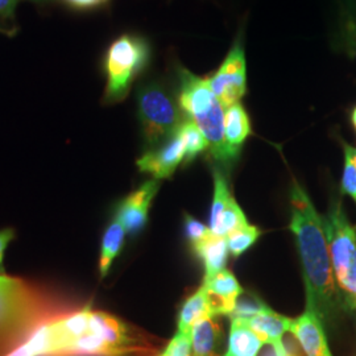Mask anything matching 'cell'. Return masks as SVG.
<instances>
[{
  "label": "cell",
  "mask_w": 356,
  "mask_h": 356,
  "mask_svg": "<svg viewBox=\"0 0 356 356\" xmlns=\"http://www.w3.org/2000/svg\"><path fill=\"white\" fill-rule=\"evenodd\" d=\"M291 223L302 264L306 304L313 306L321 321H329L341 302L331 266L326 234L310 197L294 181L291 189Z\"/></svg>",
  "instance_id": "1"
},
{
  "label": "cell",
  "mask_w": 356,
  "mask_h": 356,
  "mask_svg": "<svg viewBox=\"0 0 356 356\" xmlns=\"http://www.w3.org/2000/svg\"><path fill=\"white\" fill-rule=\"evenodd\" d=\"M177 101L186 119L194 122L209 143L210 154L222 166L232 165L239 149L229 147L225 135V108L216 99L209 79L178 66Z\"/></svg>",
  "instance_id": "2"
},
{
  "label": "cell",
  "mask_w": 356,
  "mask_h": 356,
  "mask_svg": "<svg viewBox=\"0 0 356 356\" xmlns=\"http://www.w3.org/2000/svg\"><path fill=\"white\" fill-rule=\"evenodd\" d=\"M51 319V304L35 286L15 277L0 282V350L19 346Z\"/></svg>",
  "instance_id": "3"
},
{
  "label": "cell",
  "mask_w": 356,
  "mask_h": 356,
  "mask_svg": "<svg viewBox=\"0 0 356 356\" xmlns=\"http://www.w3.org/2000/svg\"><path fill=\"white\" fill-rule=\"evenodd\" d=\"M322 225L330 250L331 266L339 300L356 312V229L339 200L331 201Z\"/></svg>",
  "instance_id": "4"
},
{
  "label": "cell",
  "mask_w": 356,
  "mask_h": 356,
  "mask_svg": "<svg viewBox=\"0 0 356 356\" xmlns=\"http://www.w3.org/2000/svg\"><path fill=\"white\" fill-rule=\"evenodd\" d=\"M138 114L148 151L177 134L186 119L177 98L160 82H148L138 89Z\"/></svg>",
  "instance_id": "5"
},
{
  "label": "cell",
  "mask_w": 356,
  "mask_h": 356,
  "mask_svg": "<svg viewBox=\"0 0 356 356\" xmlns=\"http://www.w3.org/2000/svg\"><path fill=\"white\" fill-rule=\"evenodd\" d=\"M151 58V47L145 38L136 35H123L110 45L104 72L107 83L104 102L123 101L129 92L135 79L147 67Z\"/></svg>",
  "instance_id": "6"
},
{
  "label": "cell",
  "mask_w": 356,
  "mask_h": 356,
  "mask_svg": "<svg viewBox=\"0 0 356 356\" xmlns=\"http://www.w3.org/2000/svg\"><path fill=\"white\" fill-rule=\"evenodd\" d=\"M207 79L223 108L241 103L247 91V64L245 53L239 40L232 45L214 76Z\"/></svg>",
  "instance_id": "7"
},
{
  "label": "cell",
  "mask_w": 356,
  "mask_h": 356,
  "mask_svg": "<svg viewBox=\"0 0 356 356\" xmlns=\"http://www.w3.org/2000/svg\"><path fill=\"white\" fill-rule=\"evenodd\" d=\"M160 189L159 179H149L139 189L132 191L116 206L115 219H118L129 235H138L145 227L153 200Z\"/></svg>",
  "instance_id": "8"
},
{
  "label": "cell",
  "mask_w": 356,
  "mask_h": 356,
  "mask_svg": "<svg viewBox=\"0 0 356 356\" xmlns=\"http://www.w3.org/2000/svg\"><path fill=\"white\" fill-rule=\"evenodd\" d=\"M185 143L177 131L161 145L144 153L136 161V165L143 173H148L154 179L161 181L175 175L178 165L185 161Z\"/></svg>",
  "instance_id": "9"
},
{
  "label": "cell",
  "mask_w": 356,
  "mask_h": 356,
  "mask_svg": "<svg viewBox=\"0 0 356 356\" xmlns=\"http://www.w3.org/2000/svg\"><path fill=\"white\" fill-rule=\"evenodd\" d=\"M291 331L301 344L305 356H332L323 322L313 306L306 304L305 312L293 319Z\"/></svg>",
  "instance_id": "10"
},
{
  "label": "cell",
  "mask_w": 356,
  "mask_h": 356,
  "mask_svg": "<svg viewBox=\"0 0 356 356\" xmlns=\"http://www.w3.org/2000/svg\"><path fill=\"white\" fill-rule=\"evenodd\" d=\"M227 347L220 316L200 321L191 330V356H223Z\"/></svg>",
  "instance_id": "11"
},
{
  "label": "cell",
  "mask_w": 356,
  "mask_h": 356,
  "mask_svg": "<svg viewBox=\"0 0 356 356\" xmlns=\"http://www.w3.org/2000/svg\"><path fill=\"white\" fill-rule=\"evenodd\" d=\"M202 285L207 289L216 316L220 317H229L235 309L239 296L244 292L229 269L220 270L211 280L206 281Z\"/></svg>",
  "instance_id": "12"
},
{
  "label": "cell",
  "mask_w": 356,
  "mask_h": 356,
  "mask_svg": "<svg viewBox=\"0 0 356 356\" xmlns=\"http://www.w3.org/2000/svg\"><path fill=\"white\" fill-rule=\"evenodd\" d=\"M216 316L214 306L209 297L207 289L202 285L193 293L181 306L177 319V332L191 335L193 327L202 319Z\"/></svg>",
  "instance_id": "13"
},
{
  "label": "cell",
  "mask_w": 356,
  "mask_h": 356,
  "mask_svg": "<svg viewBox=\"0 0 356 356\" xmlns=\"http://www.w3.org/2000/svg\"><path fill=\"white\" fill-rule=\"evenodd\" d=\"M193 250L204 261V282L211 280L220 270L226 269L229 254L227 238L216 236L211 234L204 242L193 247Z\"/></svg>",
  "instance_id": "14"
},
{
  "label": "cell",
  "mask_w": 356,
  "mask_h": 356,
  "mask_svg": "<svg viewBox=\"0 0 356 356\" xmlns=\"http://www.w3.org/2000/svg\"><path fill=\"white\" fill-rule=\"evenodd\" d=\"M244 323L264 342H280L282 337L292 329L293 319L281 316L267 306L263 312Z\"/></svg>",
  "instance_id": "15"
},
{
  "label": "cell",
  "mask_w": 356,
  "mask_h": 356,
  "mask_svg": "<svg viewBox=\"0 0 356 356\" xmlns=\"http://www.w3.org/2000/svg\"><path fill=\"white\" fill-rule=\"evenodd\" d=\"M266 343L254 331L239 319H229L227 347L223 356H257Z\"/></svg>",
  "instance_id": "16"
},
{
  "label": "cell",
  "mask_w": 356,
  "mask_h": 356,
  "mask_svg": "<svg viewBox=\"0 0 356 356\" xmlns=\"http://www.w3.org/2000/svg\"><path fill=\"white\" fill-rule=\"evenodd\" d=\"M251 123L242 103L232 104L225 113V135L229 147L242 149L243 143L251 135Z\"/></svg>",
  "instance_id": "17"
},
{
  "label": "cell",
  "mask_w": 356,
  "mask_h": 356,
  "mask_svg": "<svg viewBox=\"0 0 356 356\" xmlns=\"http://www.w3.org/2000/svg\"><path fill=\"white\" fill-rule=\"evenodd\" d=\"M126 229L122 223L114 219L103 234L101 256H99V273L101 277H106L113 266L115 259L119 256L126 239Z\"/></svg>",
  "instance_id": "18"
},
{
  "label": "cell",
  "mask_w": 356,
  "mask_h": 356,
  "mask_svg": "<svg viewBox=\"0 0 356 356\" xmlns=\"http://www.w3.org/2000/svg\"><path fill=\"white\" fill-rule=\"evenodd\" d=\"M213 178H214V198H213L210 220H209V229L211 232L216 231L227 204L234 198L229 191V182L225 177L223 172L218 166L213 168Z\"/></svg>",
  "instance_id": "19"
},
{
  "label": "cell",
  "mask_w": 356,
  "mask_h": 356,
  "mask_svg": "<svg viewBox=\"0 0 356 356\" xmlns=\"http://www.w3.org/2000/svg\"><path fill=\"white\" fill-rule=\"evenodd\" d=\"M178 132L185 143V148H186L185 161L186 163H191L200 153L209 149V143L206 140L204 134L201 132L200 128L197 127V124L189 119L184 120Z\"/></svg>",
  "instance_id": "20"
},
{
  "label": "cell",
  "mask_w": 356,
  "mask_h": 356,
  "mask_svg": "<svg viewBox=\"0 0 356 356\" xmlns=\"http://www.w3.org/2000/svg\"><path fill=\"white\" fill-rule=\"evenodd\" d=\"M248 220L244 216L241 206L236 204L235 198H232L227 204L223 216L219 220V225L216 227V231L213 232L216 236H222V238H227L231 232L236 231V229H243L245 226H248Z\"/></svg>",
  "instance_id": "21"
},
{
  "label": "cell",
  "mask_w": 356,
  "mask_h": 356,
  "mask_svg": "<svg viewBox=\"0 0 356 356\" xmlns=\"http://www.w3.org/2000/svg\"><path fill=\"white\" fill-rule=\"evenodd\" d=\"M260 235H261L260 229L252 226V225H248L243 229L231 232L227 236L229 254H232L234 257H239L245 251H248L254 243L257 242Z\"/></svg>",
  "instance_id": "22"
},
{
  "label": "cell",
  "mask_w": 356,
  "mask_h": 356,
  "mask_svg": "<svg viewBox=\"0 0 356 356\" xmlns=\"http://www.w3.org/2000/svg\"><path fill=\"white\" fill-rule=\"evenodd\" d=\"M341 24L344 41L350 51L356 49V0H339Z\"/></svg>",
  "instance_id": "23"
},
{
  "label": "cell",
  "mask_w": 356,
  "mask_h": 356,
  "mask_svg": "<svg viewBox=\"0 0 356 356\" xmlns=\"http://www.w3.org/2000/svg\"><path fill=\"white\" fill-rule=\"evenodd\" d=\"M267 304L264 301H261L257 296L250 294V293L243 292L238 301L234 312L229 316V319H239V321H248L252 318L256 314H259L260 312H263Z\"/></svg>",
  "instance_id": "24"
},
{
  "label": "cell",
  "mask_w": 356,
  "mask_h": 356,
  "mask_svg": "<svg viewBox=\"0 0 356 356\" xmlns=\"http://www.w3.org/2000/svg\"><path fill=\"white\" fill-rule=\"evenodd\" d=\"M343 177L341 189L342 193L350 195L356 204V149L343 141Z\"/></svg>",
  "instance_id": "25"
},
{
  "label": "cell",
  "mask_w": 356,
  "mask_h": 356,
  "mask_svg": "<svg viewBox=\"0 0 356 356\" xmlns=\"http://www.w3.org/2000/svg\"><path fill=\"white\" fill-rule=\"evenodd\" d=\"M156 356H191V335L176 332L165 348Z\"/></svg>",
  "instance_id": "26"
},
{
  "label": "cell",
  "mask_w": 356,
  "mask_h": 356,
  "mask_svg": "<svg viewBox=\"0 0 356 356\" xmlns=\"http://www.w3.org/2000/svg\"><path fill=\"white\" fill-rule=\"evenodd\" d=\"M185 234L191 242V247H195L197 244L204 242V239L210 236L213 232L195 218H193L189 214H185Z\"/></svg>",
  "instance_id": "27"
},
{
  "label": "cell",
  "mask_w": 356,
  "mask_h": 356,
  "mask_svg": "<svg viewBox=\"0 0 356 356\" xmlns=\"http://www.w3.org/2000/svg\"><path fill=\"white\" fill-rule=\"evenodd\" d=\"M20 0H0V31L10 29L15 20V10Z\"/></svg>",
  "instance_id": "28"
},
{
  "label": "cell",
  "mask_w": 356,
  "mask_h": 356,
  "mask_svg": "<svg viewBox=\"0 0 356 356\" xmlns=\"http://www.w3.org/2000/svg\"><path fill=\"white\" fill-rule=\"evenodd\" d=\"M257 356H288L284 348L282 339L280 342H266L260 348Z\"/></svg>",
  "instance_id": "29"
},
{
  "label": "cell",
  "mask_w": 356,
  "mask_h": 356,
  "mask_svg": "<svg viewBox=\"0 0 356 356\" xmlns=\"http://www.w3.org/2000/svg\"><path fill=\"white\" fill-rule=\"evenodd\" d=\"M13 239H15V229H0V268H1V264H3L4 252H6L7 247H8V244L13 242Z\"/></svg>",
  "instance_id": "30"
},
{
  "label": "cell",
  "mask_w": 356,
  "mask_h": 356,
  "mask_svg": "<svg viewBox=\"0 0 356 356\" xmlns=\"http://www.w3.org/2000/svg\"><path fill=\"white\" fill-rule=\"evenodd\" d=\"M67 4L78 10H89L104 4L107 0H65Z\"/></svg>",
  "instance_id": "31"
},
{
  "label": "cell",
  "mask_w": 356,
  "mask_h": 356,
  "mask_svg": "<svg viewBox=\"0 0 356 356\" xmlns=\"http://www.w3.org/2000/svg\"><path fill=\"white\" fill-rule=\"evenodd\" d=\"M351 123H353L356 132V107L353 110V113H351Z\"/></svg>",
  "instance_id": "32"
},
{
  "label": "cell",
  "mask_w": 356,
  "mask_h": 356,
  "mask_svg": "<svg viewBox=\"0 0 356 356\" xmlns=\"http://www.w3.org/2000/svg\"><path fill=\"white\" fill-rule=\"evenodd\" d=\"M6 277H7V276H1V275H0V282H1V281L6 280Z\"/></svg>",
  "instance_id": "33"
},
{
  "label": "cell",
  "mask_w": 356,
  "mask_h": 356,
  "mask_svg": "<svg viewBox=\"0 0 356 356\" xmlns=\"http://www.w3.org/2000/svg\"><path fill=\"white\" fill-rule=\"evenodd\" d=\"M32 1H38V3H41V1H47V0H32Z\"/></svg>",
  "instance_id": "34"
},
{
  "label": "cell",
  "mask_w": 356,
  "mask_h": 356,
  "mask_svg": "<svg viewBox=\"0 0 356 356\" xmlns=\"http://www.w3.org/2000/svg\"><path fill=\"white\" fill-rule=\"evenodd\" d=\"M355 157H356V153H355Z\"/></svg>",
  "instance_id": "35"
}]
</instances>
